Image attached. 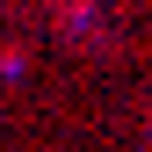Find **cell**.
Listing matches in <instances>:
<instances>
[{"label": "cell", "instance_id": "cell-1", "mask_svg": "<svg viewBox=\"0 0 152 152\" xmlns=\"http://www.w3.org/2000/svg\"><path fill=\"white\" fill-rule=\"evenodd\" d=\"M51 22H58V36H87L94 22H102V0H65Z\"/></svg>", "mask_w": 152, "mask_h": 152}, {"label": "cell", "instance_id": "cell-2", "mask_svg": "<svg viewBox=\"0 0 152 152\" xmlns=\"http://www.w3.org/2000/svg\"><path fill=\"white\" fill-rule=\"evenodd\" d=\"M22 72H29V51H22V44L0 51V80H22Z\"/></svg>", "mask_w": 152, "mask_h": 152}]
</instances>
